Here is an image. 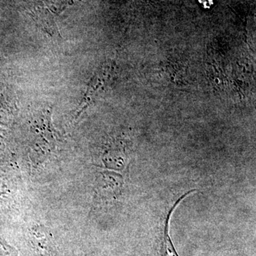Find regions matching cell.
Listing matches in <instances>:
<instances>
[{"label": "cell", "mask_w": 256, "mask_h": 256, "mask_svg": "<svg viewBox=\"0 0 256 256\" xmlns=\"http://www.w3.org/2000/svg\"><path fill=\"white\" fill-rule=\"evenodd\" d=\"M100 182L98 183L97 195L99 197L116 196L119 194L122 180L120 175L112 172H101Z\"/></svg>", "instance_id": "6da1fadb"}, {"label": "cell", "mask_w": 256, "mask_h": 256, "mask_svg": "<svg viewBox=\"0 0 256 256\" xmlns=\"http://www.w3.org/2000/svg\"><path fill=\"white\" fill-rule=\"evenodd\" d=\"M193 191H194V190H193ZM193 191L188 192L186 194L183 195L181 198H178V201L176 202V204H175L174 206H173L172 208L170 210L169 214L168 216V218H166V223H165L164 234H163V240L162 242L161 250H160L162 256H178V252H176V249H175L174 245H173L172 242V239L170 238V216H171V214L172 213L173 210H174L175 208L178 206V204L180 203L184 197L188 196L190 192H192Z\"/></svg>", "instance_id": "7a4b0ae2"}, {"label": "cell", "mask_w": 256, "mask_h": 256, "mask_svg": "<svg viewBox=\"0 0 256 256\" xmlns=\"http://www.w3.org/2000/svg\"><path fill=\"white\" fill-rule=\"evenodd\" d=\"M33 239L34 240V246H36L38 252L42 256H48L50 254L48 250V240L46 236H38L34 232L33 235Z\"/></svg>", "instance_id": "3957f363"}, {"label": "cell", "mask_w": 256, "mask_h": 256, "mask_svg": "<svg viewBox=\"0 0 256 256\" xmlns=\"http://www.w3.org/2000/svg\"><path fill=\"white\" fill-rule=\"evenodd\" d=\"M198 1L203 6L204 9H210V6L214 4L213 0H198Z\"/></svg>", "instance_id": "277c9868"}]
</instances>
